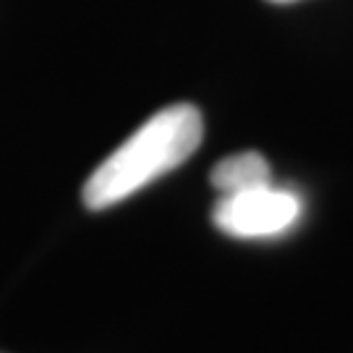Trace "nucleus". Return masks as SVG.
Segmentation results:
<instances>
[{"instance_id": "nucleus-4", "label": "nucleus", "mask_w": 353, "mask_h": 353, "mask_svg": "<svg viewBox=\"0 0 353 353\" xmlns=\"http://www.w3.org/2000/svg\"><path fill=\"white\" fill-rule=\"evenodd\" d=\"M272 3H293V0H272Z\"/></svg>"}, {"instance_id": "nucleus-2", "label": "nucleus", "mask_w": 353, "mask_h": 353, "mask_svg": "<svg viewBox=\"0 0 353 353\" xmlns=\"http://www.w3.org/2000/svg\"><path fill=\"white\" fill-rule=\"evenodd\" d=\"M303 202L296 191L272 183L223 194L212 210V223L230 239H278L296 228Z\"/></svg>"}, {"instance_id": "nucleus-1", "label": "nucleus", "mask_w": 353, "mask_h": 353, "mask_svg": "<svg viewBox=\"0 0 353 353\" xmlns=\"http://www.w3.org/2000/svg\"><path fill=\"white\" fill-rule=\"evenodd\" d=\"M202 137L204 121L194 105L178 102L157 110L87 178L81 191L87 210H108L176 170L199 150Z\"/></svg>"}, {"instance_id": "nucleus-3", "label": "nucleus", "mask_w": 353, "mask_h": 353, "mask_svg": "<svg viewBox=\"0 0 353 353\" xmlns=\"http://www.w3.org/2000/svg\"><path fill=\"white\" fill-rule=\"evenodd\" d=\"M210 183L220 194L256 189V186L272 183V168H270L265 154H259V152H239V154H230L214 165Z\"/></svg>"}]
</instances>
